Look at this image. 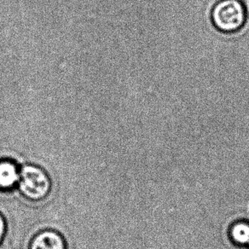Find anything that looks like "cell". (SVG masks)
Wrapping results in <instances>:
<instances>
[{
	"mask_svg": "<svg viewBox=\"0 0 249 249\" xmlns=\"http://www.w3.org/2000/svg\"><path fill=\"white\" fill-rule=\"evenodd\" d=\"M248 11L242 0H218L211 10V21L218 31L231 35L242 30Z\"/></svg>",
	"mask_w": 249,
	"mask_h": 249,
	"instance_id": "1",
	"label": "cell"
},
{
	"mask_svg": "<svg viewBox=\"0 0 249 249\" xmlns=\"http://www.w3.org/2000/svg\"><path fill=\"white\" fill-rule=\"evenodd\" d=\"M18 184L21 194L34 201L45 198L51 190V182L47 175L35 166H26L21 169Z\"/></svg>",
	"mask_w": 249,
	"mask_h": 249,
	"instance_id": "2",
	"label": "cell"
},
{
	"mask_svg": "<svg viewBox=\"0 0 249 249\" xmlns=\"http://www.w3.org/2000/svg\"><path fill=\"white\" fill-rule=\"evenodd\" d=\"M30 249H65V243L58 233L45 231L35 236Z\"/></svg>",
	"mask_w": 249,
	"mask_h": 249,
	"instance_id": "3",
	"label": "cell"
},
{
	"mask_svg": "<svg viewBox=\"0 0 249 249\" xmlns=\"http://www.w3.org/2000/svg\"><path fill=\"white\" fill-rule=\"evenodd\" d=\"M20 173L14 163L3 160L0 161V189L9 190L19 181Z\"/></svg>",
	"mask_w": 249,
	"mask_h": 249,
	"instance_id": "4",
	"label": "cell"
},
{
	"mask_svg": "<svg viewBox=\"0 0 249 249\" xmlns=\"http://www.w3.org/2000/svg\"><path fill=\"white\" fill-rule=\"evenodd\" d=\"M231 237L238 245L249 244V224L247 222H238L232 225Z\"/></svg>",
	"mask_w": 249,
	"mask_h": 249,
	"instance_id": "5",
	"label": "cell"
},
{
	"mask_svg": "<svg viewBox=\"0 0 249 249\" xmlns=\"http://www.w3.org/2000/svg\"><path fill=\"white\" fill-rule=\"evenodd\" d=\"M4 231H5V225H4V218L0 215V242L4 237Z\"/></svg>",
	"mask_w": 249,
	"mask_h": 249,
	"instance_id": "6",
	"label": "cell"
}]
</instances>
